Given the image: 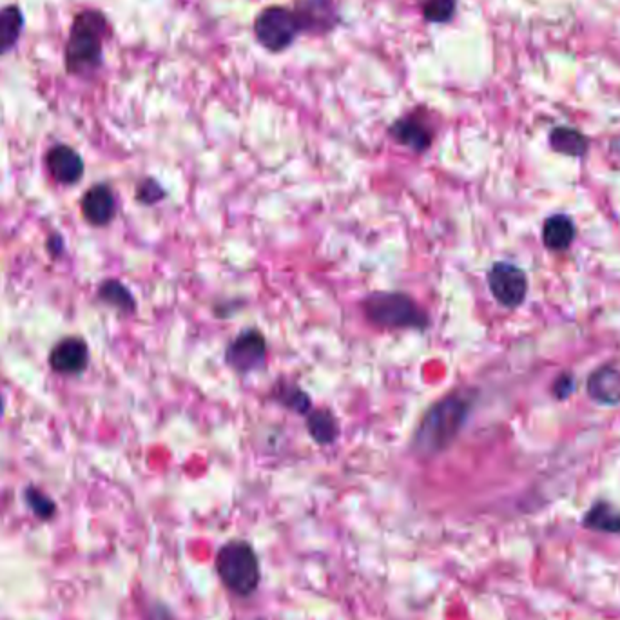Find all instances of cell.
I'll use <instances>...</instances> for the list:
<instances>
[{
	"label": "cell",
	"instance_id": "cell-17",
	"mask_svg": "<svg viewBox=\"0 0 620 620\" xmlns=\"http://www.w3.org/2000/svg\"><path fill=\"white\" fill-rule=\"evenodd\" d=\"M307 432L320 446H329L336 443L340 436V425L334 414L327 408H312L307 414Z\"/></svg>",
	"mask_w": 620,
	"mask_h": 620
},
{
	"label": "cell",
	"instance_id": "cell-6",
	"mask_svg": "<svg viewBox=\"0 0 620 620\" xmlns=\"http://www.w3.org/2000/svg\"><path fill=\"white\" fill-rule=\"evenodd\" d=\"M488 289L504 309L514 310L523 305L528 294L526 272L510 262H495L486 274Z\"/></svg>",
	"mask_w": 620,
	"mask_h": 620
},
{
	"label": "cell",
	"instance_id": "cell-13",
	"mask_svg": "<svg viewBox=\"0 0 620 620\" xmlns=\"http://www.w3.org/2000/svg\"><path fill=\"white\" fill-rule=\"evenodd\" d=\"M82 213L93 225H107L117 213L115 194L107 185H93L82 200Z\"/></svg>",
	"mask_w": 620,
	"mask_h": 620
},
{
	"label": "cell",
	"instance_id": "cell-26",
	"mask_svg": "<svg viewBox=\"0 0 620 620\" xmlns=\"http://www.w3.org/2000/svg\"><path fill=\"white\" fill-rule=\"evenodd\" d=\"M0 410H2V401H0Z\"/></svg>",
	"mask_w": 620,
	"mask_h": 620
},
{
	"label": "cell",
	"instance_id": "cell-16",
	"mask_svg": "<svg viewBox=\"0 0 620 620\" xmlns=\"http://www.w3.org/2000/svg\"><path fill=\"white\" fill-rule=\"evenodd\" d=\"M269 398L276 401L281 407L291 410L294 414H300V416H307L312 410L309 394L298 383L285 381V379H278L274 383Z\"/></svg>",
	"mask_w": 620,
	"mask_h": 620
},
{
	"label": "cell",
	"instance_id": "cell-25",
	"mask_svg": "<svg viewBox=\"0 0 620 620\" xmlns=\"http://www.w3.org/2000/svg\"><path fill=\"white\" fill-rule=\"evenodd\" d=\"M611 149H613L617 155H620V136H617V138L611 142Z\"/></svg>",
	"mask_w": 620,
	"mask_h": 620
},
{
	"label": "cell",
	"instance_id": "cell-3",
	"mask_svg": "<svg viewBox=\"0 0 620 620\" xmlns=\"http://www.w3.org/2000/svg\"><path fill=\"white\" fill-rule=\"evenodd\" d=\"M106 19L98 11L80 13L69 35L66 64L71 73H89L102 57V39L106 35Z\"/></svg>",
	"mask_w": 620,
	"mask_h": 620
},
{
	"label": "cell",
	"instance_id": "cell-7",
	"mask_svg": "<svg viewBox=\"0 0 620 620\" xmlns=\"http://www.w3.org/2000/svg\"><path fill=\"white\" fill-rule=\"evenodd\" d=\"M267 361V340L258 329L242 330L225 350V365L240 376L262 369Z\"/></svg>",
	"mask_w": 620,
	"mask_h": 620
},
{
	"label": "cell",
	"instance_id": "cell-9",
	"mask_svg": "<svg viewBox=\"0 0 620 620\" xmlns=\"http://www.w3.org/2000/svg\"><path fill=\"white\" fill-rule=\"evenodd\" d=\"M388 135L392 136V140L398 142L399 146L407 147L416 155L427 153L434 142L432 127L416 115H408V117L396 120L388 129Z\"/></svg>",
	"mask_w": 620,
	"mask_h": 620
},
{
	"label": "cell",
	"instance_id": "cell-4",
	"mask_svg": "<svg viewBox=\"0 0 620 620\" xmlns=\"http://www.w3.org/2000/svg\"><path fill=\"white\" fill-rule=\"evenodd\" d=\"M216 568L223 584L227 586V590L233 591L234 595L249 597L258 590L260 562L251 544L245 541L225 544L218 553Z\"/></svg>",
	"mask_w": 620,
	"mask_h": 620
},
{
	"label": "cell",
	"instance_id": "cell-8",
	"mask_svg": "<svg viewBox=\"0 0 620 620\" xmlns=\"http://www.w3.org/2000/svg\"><path fill=\"white\" fill-rule=\"evenodd\" d=\"M296 19L301 31L329 33L340 22L334 0H296Z\"/></svg>",
	"mask_w": 620,
	"mask_h": 620
},
{
	"label": "cell",
	"instance_id": "cell-21",
	"mask_svg": "<svg viewBox=\"0 0 620 620\" xmlns=\"http://www.w3.org/2000/svg\"><path fill=\"white\" fill-rule=\"evenodd\" d=\"M457 0H421L425 19L436 24H445L456 15Z\"/></svg>",
	"mask_w": 620,
	"mask_h": 620
},
{
	"label": "cell",
	"instance_id": "cell-5",
	"mask_svg": "<svg viewBox=\"0 0 620 620\" xmlns=\"http://www.w3.org/2000/svg\"><path fill=\"white\" fill-rule=\"evenodd\" d=\"M300 31L294 11L276 6L263 10L254 22V33L260 44L274 53L289 48Z\"/></svg>",
	"mask_w": 620,
	"mask_h": 620
},
{
	"label": "cell",
	"instance_id": "cell-20",
	"mask_svg": "<svg viewBox=\"0 0 620 620\" xmlns=\"http://www.w3.org/2000/svg\"><path fill=\"white\" fill-rule=\"evenodd\" d=\"M100 300L106 301L111 307L122 312H133L136 307L135 298L127 291L126 285L120 281L109 280L100 287Z\"/></svg>",
	"mask_w": 620,
	"mask_h": 620
},
{
	"label": "cell",
	"instance_id": "cell-10",
	"mask_svg": "<svg viewBox=\"0 0 620 620\" xmlns=\"http://www.w3.org/2000/svg\"><path fill=\"white\" fill-rule=\"evenodd\" d=\"M586 390L595 403L602 407L620 405V370L615 367H601L590 374Z\"/></svg>",
	"mask_w": 620,
	"mask_h": 620
},
{
	"label": "cell",
	"instance_id": "cell-2",
	"mask_svg": "<svg viewBox=\"0 0 620 620\" xmlns=\"http://www.w3.org/2000/svg\"><path fill=\"white\" fill-rule=\"evenodd\" d=\"M365 318L383 330H416L425 332L430 327L425 309L405 292H372L361 301Z\"/></svg>",
	"mask_w": 620,
	"mask_h": 620
},
{
	"label": "cell",
	"instance_id": "cell-1",
	"mask_svg": "<svg viewBox=\"0 0 620 620\" xmlns=\"http://www.w3.org/2000/svg\"><path fill=\"white\" fill-rule=\"evenodd\" d=\"M475 401L474 388H463L450 392L428 408L412 437V448L417 456H439L454 445L474 410Z\"/></svg>",
	"mask_w": 620,
	"mask_h": 620
},
{
	"label": "cell",
	"instance_id": "cell-11",
	"mask_svg": "<svg viewBox=\"0 0 620 620\" xmlns=\"http://www.w3.org/2000/svg\"><path fill=\"white\" fill-rule=\"evenodd\" d=\"M49 173L60 184H75L84 175V162L75 149L55 146L46 158Z\"/></svg>",
	"mask_w": 620,
	"mask_h": 620
},
{
	"label": "cell",
	"instance_id": "cell-14",
	"mask_svg": "<svg viewBox=\"0 0 620 620\" xmlns=\"http://www.w3.org/2000/svg\"><path fill=\"white\" fill-rule=\"evenodd\" d=\"M577 227L568 214H552L543 225V243L553 252L568 251L575 242Z\"/></svg>",
	"mask_w": 620,
	"mask_h": 620
},
{
	"label": "cell",
	"instance_id": "cell-22",
	"mask_svg": "<svg viewBox=\"0 0 620 620\" xmlns=\"http://www.w3.org/2000/svg\"><path fill=\"white\" fill-rule=\"evenodd\" d=\"M165 196L167 194H165L164 187L153 178H146L144 182H140L138 189H136V198L140 204L144 205L158 204L164 200Z\"/></svg>",
	"mask_w": 620,
	"mask_h": 620
},
{
	"label": "cell",
	"instance_id": "cell-12",
	"mask_svg": "<svg viewBox=\"0 0 620 620\" xmlns=\"http://www.w3.org/2000/svg\"><path fill=\"white\" fill-rule=\"evenodd\" d=\"M49 363L59 374H80L88 365V347L77 338L62 340L51 352Z\"/></svg>",
	"mask_w": 620,
	"mask_h": 620
},
{
	"label": "cell",
	"instance_id": "cell-19",
	"mask_svg": "<svg viewBox=\"0 0 620 620\" xmlns=\"http://www.w3.org/2000/svg\"><path fill=\"white\" fill-rule=\"evenodd\" d=\"M22 26H24V19H22L19 8L10 6V8L0 10V55L8 53L17 44L20 33H22Z\"/></svg>",
	"mask_w": 620,
	"mask_h": 620
},
{
	"label": "cell",
	"instance_id": "cell-18",
	"mask_svg": "<svg viewBox=\"0 0 620 620\" xmlns=\"http://www.w3.org/2000/svg\"><path fill=\"white\" fill-rule=\"evenodd\" d=\"M582 526L602 533H620V510L606 501L593 504L582 519Z\"/></svg>",
	"mask_w": 620,
	"mask_h": 620
},
{
	"label": "cell",
	"instance_id": "cell-15",
	"mask_svg": "<svg viewBox=\"0 0 620 620\" xmlns=\"http://www.w3.org/2000/svg\"><path fill=\"white\" fill-rule=\"evenodd\" d=\"M548 140H550V147L555 153L570 156V158H582V156L588 155V151H590V138L577 127H553Z\"/></svg>",
	"mask_w": 620,
	"mask_h": 620
},
{
	"label": "cell",
	"instance_id": "cell-24",
	"mask_svg": "<svg viewBox=\"0 0 620 620\" xmlns=\"http://www.w3.org/2000/svg\"><path fill=\"white\" fill-rule=\"evenodd\" d=\"M28 501L30 506L35 510V514L39 517H51L55 512V506L49 501L48 497L44 494H40L37 490H30L28 492Z\"/></svg>",
	"mask_w": 620,
	"mask_h": 620
},
{
	"label": "cell",
	"instance_id": "cell-23",
	"mask_svg": "<svg viewBox=\"0 0 620 620\" xmlns=\"http://www.w3.org/2000/svg\"><path fill=\"white\" fill-rule=\"evenodd\" d=\"M553 396L555 399H568L575 392V376L572 372H562L559 378L555 379L552 388Z\"/></svg>",
	"mask_w": 620,
	"mask_h": 620
}]
</instances>
